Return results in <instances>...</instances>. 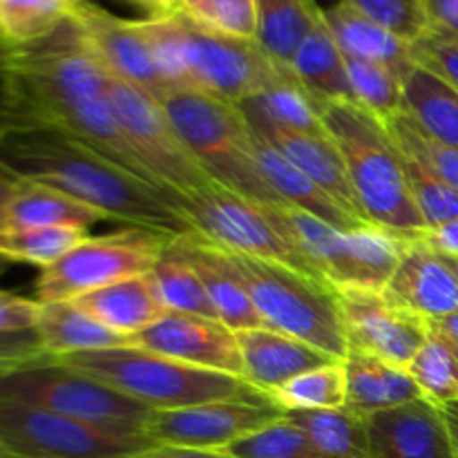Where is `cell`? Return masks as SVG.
Wrapping results in <instances>:
<instances>
[{"mask_svg":"<svg viewBox=\"0 0 458 458\" xmlns=\"http://www.w3.org/2000/svg\"><path fill=\"white\" fill-rule=\"evenodd\" d=\"M107 88L110 74L70 18L47 38L13 47L3 106L12 123L63 130L155 183L116 123Z\"/></svg>","mask_w":458,"mask_h":458,"instance_id":"cell-1","label":"cell"},{"mask_svg":"<svg viewBox=\"0 0 458 458\" xmlns=\"http://www.w3.org/2000/svg\"><path fill=\"white\" fill-rule=\"evenodd\" d=\"M0 168L21 182L56 188L125 226L168 237L197 233L182 199L63 130L12 123L0 134Z\"/></svg>","mask_w":458,"mask_h":458,"instance_id":"cell-2","label":"cell"},{"mask_svg":"<svg viewBox=\"0 0 458 458\" xmlns=\"http://www.w3.org/2000/svg\"><path fill=\"white\" fill-rule=\"evenodd\" d=\"M322 123L343 152L349 182L367 222L407 240H419L428 224L411 199L403 155L383 121L358 103H334L322 110Z\"/></svg>","mask_w":458,"mask_h":458,"instance_id":"cell-3","label":"cell"},{"mask_svg":"<svg viewBox=\"0 0 458 458\" xmlns=\"http://www.w3.org/2000/svg\"><path fill=\"white\" fill-rule=\"evenodd\" d=\"M150 410H179L213 401L258 396L244 378L183 365L139 347L101 349L52 358Z\"/></svg>","mask_w":458,"mask_h":458,"instance_id":"cell-4","label":"cell"},{"mask_svg":"<svg viewBox=\"0 0 458 458\" xmlns=\"http://www.w3.org/2000/svg\"><path fill=\"white\" fill-rule=\"evenodd\" d=\"M159 103L215 182L255 204L284 206L264 182L255 155V132L240 106L199 89H170Z\"/></svg>","mask_w":458,"mask_h":458,"instance_id":"cell-5","label":"cell"},{"mask_svg":"<svg viewBox=\"0 0 458 458\" xmlns=\"http://www.w3.org/2000/svg\"><path fill=\"white\" fill-rule=\"evenodd\" d=\"M228 255L240 271L264 327L302 340L335 360H344L349 340L338 291L284 264Z\"/></svg>","mask_w":458,"mask_h":458,"instance_id":"cell-6","label":"cell"},{"mask_svg":"<svg viewBox=\"0 0 458 458\" xmlns=\"http://www.w3.org/2000/svg\"><path fill=\"white\" fill-rule=\"evenodd\" d=\"M264 208L271 222L316 264L322 280L335 291L383 293L410 242L374 224L340 231L291 206Z\"/></svg>","mask_w":458,"mask_h":458,"instance_id":"cell-7","label":"cell"},{"mask_svg":"<svg viewBox=\"0 0 458 458\" xmlns=\"http://www.w3.org/2000/svg\"><path fill=\"white\" fill-rule=\"evenodd\" d=\"M0 401L43 407L121 437H146L155 411L52 358L0 378Z\"/></svg>","mask_w":458,"mask_h":458,"instance_id":"cell-8","label":"cell"},{"mask_svg":"<svg viewBox=\"0 0 458 458\" xmlns=\"http://www.w3.org/2000/svg\"><path fill=\"white\" fill-rule=\"evenodd\" d=\"M173 237L148 228L125 226L101 237H85L36 280L40 304L72 302L85 293L116 284L128 277L146 276L159 262Z\"/></svg>","mask_w":458,"mask_h":458,"instance_id":"cell-9","label":"cell"},{"mask_svg":"<svg viewBox=\"0 0 458 458\" xmlns=\"http://www.w3.org/2000/svg\"><path fill=\"white\" fill-rule=\"evenodd\" d=\"M182 208L195 231L217 249L264 262L284 264L313 280L325 282L316 264L271 222L264 204H255L210 179L201 191L183 197Z\"/></svg>","mask_w":458,"mask_h":458,"instance_id":"cell-10","label":"cell"},{"mask_svg":"<svg viewBox=\"0 0 458 458\" xmlns=\"http://www.w3.org/2000/svg\"><path fill=\"white\" fill-rule=\"evenodd\" d=\"M107 94L121 132L161 191L183 201L210 183L213 177L182 141L159 98L112 76Z\"/></svg>","mask_w":458,"mask_h":458,"instance_id":"cell-11","label":"cell"},{"mask_svg":"<svg viewBox=\"0 0 458 458\" xmlns=\"http://www.w3.org/2000/svg\"><path fill=\"white\" fill-rule=\"evenodd\" d=\"M0 445L18 458H134L157 443L103 432L43 407L0 401Z\"/></svg>","mask_w":458,"mask_h":458,"instance_id":"cell-12","label":"cell"},{"mask_svg":"<svg viewBox=\"0 0 458 458\" xmlns=\"http://www.w3.org/2000/svg\"><path fill=\"white\" fill-rule=\"evenodd\" d=\"M186 40V63L192 89L242 106L276 83L284 72L267 56L258 40L233 38L206 30L179 12Z\"/></svg>","mask_w":458,"mask_h":458,"instance_id":"cell-13","label":"cell"},{"mask_svg":"<svg viewBox=\"0 0 458 458\" xmlns=\"http://www.w3.org/2000/svg\"><path fill=\"white\" fill-rule=\"evenodd\" d=\"M286 411L264 394L213 401L179 410H155L146 437L157 445L226 450L249 434L276 423Z\"/></svg>","mask_w":458,"mask_h":458,"instance_id":"cell-14","label":"cell"},{"mask_svg":"<svg viewBox=\"0 0 458 458\" xmlns=\"http://www.w3.org/2000/svg\"><path fill=\"white\" fill-rule=\"evenodd\" d=\"M349 349L407 369L428 340L425 320L403 311L374 291H338Z\"/></svg>","mask_w":458,"mask_h":458,"instance_id":"cell-15","label":"cell"},{"mask_svg":"<svg viewBox=\"0 0 458 458\" xmlns=\"http://www.w3.org/2000/svg\"><path fill=\"white\" fill-rule=\"evenodd\" d=\"M72 21L112 79L137 85L159 101L170 92L157 72L139 21H125L85 0H76Z\"/></svg>","mask_w":458,"mask_h":458,"instance_id":"cell-16","label":"cell"},{"mask_svg":"<svg viewBox=\"0 0 458 458\" xmlns=\"http://www.w3.org/2000/svg\"><path fill=\"white\" fill-rule=\"evenodd\" d=\"M132 347L237 378L244 371L235 331L224 322L191 313L165 311L148 329L132 335Z\"/></svg>","mask_w":458,"mask_h":458,"instance_id":"cell-17","label":"cell"},{"mask_svg":"<svg viewBox=\"0 0 458 458\" xmlns=\"http://www.w3.org/2000/svg\"><path fill=\"white\" fill-rule=\"evenodd\" d=\"M240 107L244 110L250 128L264 141L271 143L286 161H291L295 168L302 170L311 182H316L349 215H353L360 222L369 224L365 213H362L360 204H358V197L353 192L352 182H349L343 152L335 146L334 139L329 137V132H300V130L284 128V125L268 119L250 101H244Z\"/></svg>","mask_w":458,"mask_h":458,"instance_id":"cell-18","label":"cell"},{"mask_svg":"<svg viewBox=\"0 0 458 458\" xmlns=\"http://www.w3.org/2000/svg\"><path fill=\"white\" fill-rule=\"evenodd\" d=\"M383 295L420 320H438L458 311V277L445 255L432 250L419 237L407 242Z\"/></svg>","mask_w":458,"mask_h":458,"instance_id":"cell-19","label":"cell"},{"mask_svg":"<svg viewBox=\"0 0 458 458\" xmlns=\"http://www.w3.org/2000/svg\"><path fill=\"white\" fill-rule=\"evenodd\" d=\"M374 458H458L441 407L428 398L365 419Z\"/></svg>","mask_w":458,"mask_h":458,"instance_id":"cell-20","label":"cell"},{"mask_svg":"<svg viewBox=\"0 0 458 458\" xmlns=\"http://www.w3.org/2000/svg\"><path fill=\"white\" fill-rule=\"evenodd\" d=\"M235 334L240 343L242 365H244L242 378L255 392L268 398L295 376L335 362L329 353L268 327L235 331Z\"/></svg>","mask_w":458,"mask_h":458,"instance_id":"cell-21","label":"cell"},{"mask_svg":"<svg viewBox=\"0 0 458 458\" xmlns=\"http://www.w3.org/2000/svg\"><path fill=\"white\" fill-rule=\"evenodd\" d=\"M174 246L183 253V258L192 264L201 277L210 304L217 313L219 322L233 331L259 329L264 327L240 271L233 264L226 250L210 244L201 233H188V235L174 237Z\"/></svg>","mask_w":458,"mask_h":458,"instance_id":"cell-22","label":"cell"},{"mask_svg":"<svg viewBox=\"0 0 458 458\" xmlns=\"http://www.w3.org/2000/svg\"><path fill=\"white\" fill-rule=\"evenodd\" d=\"M320 16L344 56L392 67L396 74L403 76V81L410 74L411 67L416 65L407 40L380 27L378 22L367 18L365 13L353 9L344 0L331 4V7H325Z\"/></svg>","mask_w":458,"mask_h":458,"instance_id":"cell-23","label":"cell"},{"mask_svg":"<svg viewBox=\"0 0 458 458\" xmlns=\"http://www.w3.org/2000/svg\"><path fill=\"white\" fill-rule=\"evenodd\" d=\"M255 155H258L264 182L268 183V188L276 192L277 199L284 206L304 210V213L322 219L329 226L340 228V231H356V228L367 226L365 222L349 215L343 206L335 204L316 182H311L302 170H298L291 161H286L258 132H255Z\"/></svg>","mask_w":458,"mask_h":458,"instance_id":"cell-24","label":"cell"},{"mask_svg":"<svg viewBox=\"0 0 458 458\" xmlns=\"http://www.w3.org/2000/svg\"><path fill=\"white\" fill-rule=\"evenodd\" d=\"M343 365L347 374L344 410L362 419L423 398L411 376L403 367L389 365L380 358L367 356L356 349H349Z\"/></svg>","mask_w":458,"mask_h":458,"instance_id":"cell-25","label":"cell"},{"mask_svg":"<svg viewBox=\"0 0 458 458\" xmlns=\"http://www.w3.org/2000/svg\"><path fill=\"white\" fill-rule=\"evenodd\" d=\"M72 302L83 309L94 320L106 325L107 329L128 335V338L148 329L165 313L150 273L103 286V289L81 295Z\"/></svg>","mask_w":458,"mask_h":458,"instance_id":"cell-26","label":"cell"},{"mask_svg":"<svg viewBox=\"0 0 458 458\" xmlns=\"http://www.w3.org/2000/svg\"><path fill=\"white\" fill-rule=\"evenodd\" d=\"M291 72L302 83V88L320 103L322 110L334 103H356L349 85L344 54L327 30L322 16L295 52Z\"/></svg>","mask_w":458,"mask_h":458,"instance_id":"cell-27","label":"cell"},{"mask_svg":"<svg viewBox=\"0 0 458 458\" xmlns=\"http://www.w3.org/2000/svg\"><path fill=\"white\" fill-rule=\"evenodd\" d=\"M34 331L49 358L132 344V338L107 329L74 302L40 304V316Z\"/></svg>","mask_w":458,"mask_h":458,"instance_id":"cell-28","label":"cell"},{"mask_svg":"<svg viewBox=\"0 0 458 458\" xmlns=\"http://www.w3.org/2000/svg\"><path fill=\"white\" fill-rule=\"evenodd\" d=\"M103 215L56 188L21 182L16 195L0 213V228H81L103 222Z\"/></svg>","mask_w":458,"mask_h":458,"instance_id":"cell-29","label":"cell"},{"mask_svg":"<svg viewBox=\"0 0 458 458\" xmlns=\"http://www.w3.org/2000/svg\"><path fill=\"white\" fill-rule=\"evenodd\" d=\"M403 112L429 137L458 150V92L437 74L411 67L403 81Z\"/></svg>","mask_w":458,"mask_h":458,"instance_id":"cell-30","label":"cell"},{"mask_svg":"<svg viewBox=\"0 0 458 458\" xmlns=\"http://www.w3.org/2000/svg\"><path fill=\"white\" fill-rule=\"evenodd\" d=\"M258 40L267 56L282 70H291L295 52L320 18L316 0H255Z\"/></svg>","mask_w":458,"mask_h":458,"instance_id":"cell-31","label":"cell"},{"mask_svg":"<svg viewBox=\"0 0 458 458\" xmlns=\"http://www.w3.org/2000/svg\"><path fill=\"white\" fill-rule=\"evenodd\" d=\"M291 420L309 437L316 450L327 458H374L365 419L344 410L286 411Z\"/></svg>","mask_w":458,"mask_h":458,"instance_id":"cell-32","label":"cell"},{"mask_svg":"<svg viewBox=\"0 0 458 458\" xmlns=\"http://www.w3.org/2000/svg\"><path fill=\"white\" fill-rule=\"evenodd\" d=\"M150 277L155 282V289L159 293L161 302H164L165 311L191 313V316L219 320L213 304H210L208 293L201 284L199 273L192 268V264L174 246V237L164 249L159 262L152 267Z\"/></svg>","mask_w":458,"mask_h":458,"instance_id":"cell-33","label":"cell"},{"mask_svg":"<svg viewBox=\"0 0 458 458\" xmlns=\"http://www.w3.org/2000/svg\"><path fill=\"white\" fill-rule=\"evenodd\" d=\"M76 0H0V38L12 47L38 43L72 18Z\"/></svg>","mask_w":458,"mask_h":458,"instance_id":"cell-34","label":"cell"},{"mask_svg":"<svg viewBox=\"0 0 458 458\" xmlns=\"http://www.w3.org/2000/svg\"><path fill=\"white\" fill-rule=\"evenodd\" d=\"M271 401L284 411L340 410L347 403V374L343 360L295 376L273 394Z\"/></svg>","mask_w":458,"mask_h":458,"instance_id":"cell-35","label":"cell"},{"mask_svg":"<svg viewBox=\"0 0 458 458\" xmlns=\"http://www.w3.org/2000/svg\"><path fill=\"white\" fill-rule=\"evenodd\" d=\"M249 101L284 128L300 132H327L322 123V106L302 88L293 72H284L276 83Z\"/></svg>","mask_w":458,"mask_h":458,"instance_id":"cell-36","label":"cell"},{"mask_svg":"<svg viewBox=\"0 0 458 458\" xmlns=\"http://www.w3.org/2000/svg\"><path fill=\"white\" fill-rule=\"evenodd\" d=\"M85 237L81 228H0V258L47 268Z\"/></svg>","mask_w":458,"mask_h":458,"instance_id":"cell-37","label":"cell"},{"mask_svg":"<svg viewBox=\"0 0 458 458\" xmlns=\"http://www.w3.org/2000/svg\"><path fill=\"white\" fill-rule=\"evenodd\" d=\"M407 374L416 383L420 396L437 407L458 401V362L447 340L429 334L423 347L407 365Z\"/></svg>","mask_w":458,"mask_h":458,"instance_id":"cell-38","label":"cell"},{"mask_svg":"<svg viewBox=\"0 0 458 458\" xmlns=\"http://www.w3.org/2000/svg\"><path fill=\"white\" fill-rule=\"evenodd\" d=\"M353 98L376 119L387 121L403 112V76L380 63L344 56Z\"/></svg>","mask_w":458,"mask_h":458,"instance_id":"cell-39","label":"cell"},{"mask_svg":"<svg viewBox=\"0 0 458 458\" xmlns=\"http://www.w3.org/2000/svg\"><path fill=\"white\" fill-rule=\"evenodd\" d=\"M389 137L396 143L398 150L410 159L419 161L423 168L437 174L441 182L458 191V150L456 148L441 143L438 139L429 137L425 130H420L405 112L383 121Z\"/></svg>","mask_w":458,"mask_h":458,"instance_id":"cell-40","label":"cell"},{"mask_svg":"<svg viewBox=\"0 0 458 458\" xmlns=\"http://www.w3.org/2000/svg\"><path fill=\"white\" fill-rule=\"evenodd\" d=\"M150 47L152 61L168 89H192L186 63V40H183L182 16H150L139 21Z\"/></svg>","mask_w":458,"mask_h":458,"instance_id":"cell-41","label":"cell"},{"mask_svg":"<svg viewBox=\"0 0 458 458\" xmlns=\"http://www.w3.org/2000/svg\"><path fill=\"white\" fill-rule=\"evenodd\" d=\"M222 452L233 458H327L286 414Z\"/></svg>","mask_w":458,"mask_h":458,"instance_id":"cell-42","label":"cell"},{"mask_svg":"<svg viewBox=\"0 0 458 458\" xmlns=\"http://www.w3.org/2000/svg\"><path fill=\"white\" fill-rule=\"evenodd\" d=\"M403 168H405L411 199H414L419 213L423 215L428 228L458 217V191L447 186L445 182H441L437 174L423 168L419 161L410 159L405 155H403Z\"/></svg>","mask_w":458,"mask_h":458,"instance_id":"cell-43","label":"cell"},{"mask_svg":"<svg viewBox=\"0 0 458 458\" xmlns=\"http://www.w3.org/2000/svg\"><path fill=\"white\" fill-rule=\"evenodd\" d=\"M183 13L217 34L244 40H255L258 36L255 0H201L199 4Z\"/></svg>","mask_w":458,"mask_h":458,"instance_id":"cell-44","label":"cell"},{"mask_svg":"<svg viewBox=\"0 0 458 458\" xmlns=\"http://www.w3.org/2000/svg\"><path fill=\"white\" fill-rule=\"evenodd\" d=\"M392 34L414 43L428 31L423 0H344Z\"/></svg>","mask_w":458,"mask_h":458,"instance_id":"cell-45","label":"cell"},{"mask_svg":"<svg viewBox=\"0 0 458 458\" xmlns=\"http://www.w3.org/2000/svg\"><path fill=\"white\" fill-rule=\"evenodd\" d=\"M410 47L416 65L437 74L458 92V36L428 30Z\"/></svg>","mask_w":458,"mask_h":458,"instance_id":"cell-46","label":"cell"},{"mask_svg":"<svg viewBox=\"0 0 458 458\" xmlns=\"http://www.w3.org/2000/svg\"><path fill=\"white\" fill-rule=\"evenodd\" d=\"M49 360L36 331L0 334V378Z\"/></svg>","mask_w":458,"mask_h":458,"instance_id":"cell-47","label":"cell"},{"mask_svg":"<svg viewBox=\"0 0 458 458\" xmlns=\"http://www.w3.org/2000/svg\"><path fill=\"white\" fill-rule=\"evenodd\" d=\"M40 316L38 300L0 291V334H21L34 331Z\"/></svg>","mask_w":458,"mask_h":458,"instance_id":"cell-48","label":"cell"},{"mask_svg":"<svg viewBox=\"0 0 458 458\" xmlns=\"http://www.w3.org/2000/svg\"><path fill=\"white\" fill-rule=\"evenodd\" d=\"M428 30L458 36V0H423Z\"/></svg>","mask_w":458,"mask_h":458,"instance_id":"cell-49","label":"cell"},{"mask_svg":"<svg viewBox=\"0 0 458 458\" xmlns=\"http://www.w3.org/2000/svg\"><path fill=\"white\" fill-rule=\"evenodd\" d=\"M420 240L437 253L445 255V258H458V217L450 219L445 224L428 228L420 235Z\"/></svg>","mask_w":458,"mask_h":458,"instance_id":"cell-50","label":"cell"},{"mask_svg":"<svg viewBox=\"0 0 458 458\" xmlns=\"http://www.w3.org/2000/svg\"><path fill=\"white\" fill-rule=\"evenodd\" d=\"M134 458H233L226 452L219 450H195V447H177V445H155L143 454Z\"/></svg>","mask_w":458,"mask_h":458,"instance_id":"cell-51","label":"cell"},{"mask_svg":"<svg viewBox=\"0 0 458 458\" xmlns=\"http://www.w3.org/2000/svg\"><path fill=\"white\" fill-rule=\"evenodd\" d=\"M425 325H428L429 334L447 340L450 344H458V311L450 313V316L438 318V320L425 322Z\"/></svg>","mask_w":458,"mask_h":458,"instance_id":"cell-52","label":"cell"},{"mask_svg":"<svg viewBox=\"0 0 458 458\" xmlns=\"http://www.w3.org/2000/svg\"><path fill=\"white\" fill-rule=\"evenodd\" d=\"M130 3H137L141 7H146L150 12V16H170V13L179 12L177 0H130Z\"/></svg>","mask_w":458,"mask_h":458,"instance_id":"cell-53","label":"cell"},{"mask_svg":"<svg viewBox=\"0 0 458 458\" xmlns=\"http://www.w3.org/2000/svg\"><path fill=\"white\" fill-rule=\"evenodd\" d=\"M18 186H21V179L12 177V174L4 173V170L0 168V213H3L4 206L9 204V199L16 195Z\"/></svg>","mask_w":458,"mask_h":458,"instance_id":"cell-54","label":"cell"},{"mask_svg":"<svg viewBox=\"0 0 458 458\" xmlns=\"http://www.w3.org/2000/svg\"><path fill=\"white\" fill-rule=\"evenodd\" d=\"M441 411H443V419H445L447 429H450L452 443H454V450H456V456H458V401L450 403V405H445V407H441Z\"/></svg>","mask_w":458,"mask_h":458,"instance_id":"cell-55","label":"cell"},{"mask_svg":"<svg viewBox=\"0 0 458 458\" xmlns=\"http://www.w3.org/2000/svg\"><path fill=\"white\" fill-rule=\"evenodd\" d=\"M13 47L0 38V106H3V88H4V72H7L9 58H12Z\"/></svg>","mask_w":458,"mask_h":458,"instance_id":"cell-56","label":"cell"},{"mask_svg":"<svg viewBox=\"0 0 458 458\" xmlns=\"http://www.w3.org/2000/svg\"><path fill=\"white\" fill-rule=\"evenodd\" d=\"M9 125H12V119H9V114H7V110H4V106H0V134H3L4 130L9 128Z\"/></svg>","mask_w":458,"mask_h":458,"instance_id":"cell-57","label":"cell"},{"mask_svg":"<svg viewBox=\"0 0 458 458\" xmlns=\"http://www.w3.org/2000/svg\"><path fill=\"white\" fill-rule=\"evenodd\" d=\"M201 0H177L179 4V12H188V9H192L195 4H199Z\"/></svg>","mask_w":458,"mask_h":458,"instance_id":"cell-58","label":"cell"},{"mask_svg":"<svg viewBox=\"0 0 458 458\" xmlns=\"http://www.w3.org/2000/svg\"><path fill=\"white\" fill-rule=\"evenodd\" d=\"M0 458H18V456H16V454H12V452H9L7 447L0 445Z\"/></svg>","mask_w":458,"mask_h":458,"instance_id":"cell-59","label":"cell"},{"mask_svg":"<svg viewBox=\"0 0 458 458\" xmlns=\"http://www.w3.org/2000/svg\"><path fill=\"white\" fill-rule=\"evenodd\" d=\"M447 262H450V267L454 268V273H456V277H458V258H447Z\"/></svg>","mask_w":458,"mask_h":458,"instance_id":"cell-60","label":"cell"},{"mask_svg":"<svg viewBox=\"0 0 458 458\" xmlns=\"http://www.w3.org/2000/svg\"><path fill=\"white\" fill-rule=\"evenodd\" d=\"M7 259H3V258H0V277H3L4 276V271H7Z\"/></svg>","mask_w":458,"mask_h":458,"instance_id":"cell-61","label":"cell"},{"mask_svg":"<svg viewBox=\"0 0 458 458\" xmlns=\"http://www.w3.org/2000/svg\"><path fill=\"white\" fill-rule=\"evenodd\" d=\"M452 349H454V353H456V362H458V344H452Z\"/></svg>","mask_w":458,"mask_h":458,"instance_id":"cell-62","label":"cell"}]
</instances>
